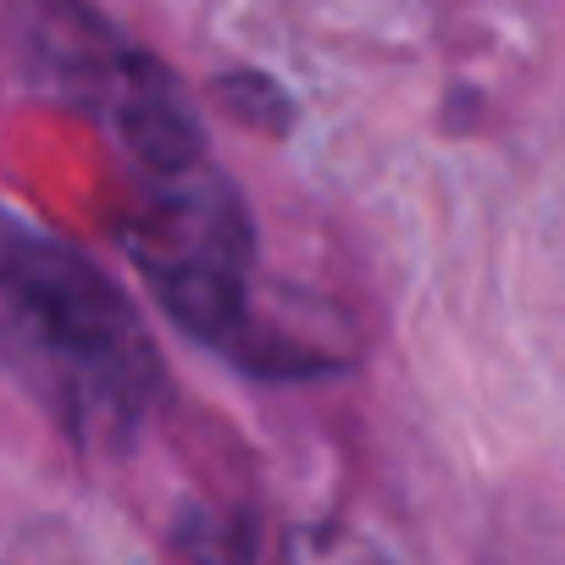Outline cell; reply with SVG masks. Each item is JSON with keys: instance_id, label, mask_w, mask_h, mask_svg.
Returning a JSON list of instances; mask_svg holds the SVG:
<instances>
[{"instance_id": "2", "label": "cell", "mask_w": 565, "mask_h": 565, "mask_svg": "<svg viewBox=\"0 0 565 565\" xmlns=\"http://www.w3.org/2000/svg\"><path fill=\"white\" fill-rule=\"evenodd\" d=\"M122 249L183 339L233 350L255 311V216L211 156L139 172Z\"/></svg>"}, {"instance_id": "1", "label": "cell", "mask_w": 565, "mask_h": 565, "mask_svg": "<svg viewBox=\"0 0 565 565\" xmlns=\"http://www.w3.org/2000/svg\"><path fill=\"white\" fill-rule=\"evenodd\" d=\"M0 366L73 438L122 444L161 394L150 328L67 238L0 205Z\"/></svg>"}, {"instance_id": "5", "label": "cell", "mask_w": 565, "mask_h": 565, "mask_svg": "<svg viewBox=\"0 0 565 565\" xmlns=\"http://www.w3.org/2000/svg\"><path fill=\"white\" fill-rule=\"evenodd\" d=\"M216 100L238 117V122H260V128H282L289 122V100L271 78H255V73H227L216 78Z\"/></svg>"}, {"instance_id": "3", "label": "cell", "mask_w": 565, "mask_h": 565, "mask_svg": "<svg viewBox=\"0 0 565 565\" xmlns=\"http://www.w3.org/2000/svg\"><path fill=\"white\" fill-rule=\"evenodd\" d=\"M12 51L29 84L95 117L139 45H128L89 0H12Z\"/></svg>"}, {"instance_id": "4", "label": "cell", "mask_w": 565, "mask_h": 565, "mask_svg": "<svg viewBox=\"0 0 565 565\" xmlns=\"http://www.w3.org/2000/svg\"><path fill=\"white\" fill-rule=\"evenodd\" d=\"M178 548L194 565H249L255 559V526L249 515H222V510H194L178 521Z\"/></svg>"}]
</instances>
